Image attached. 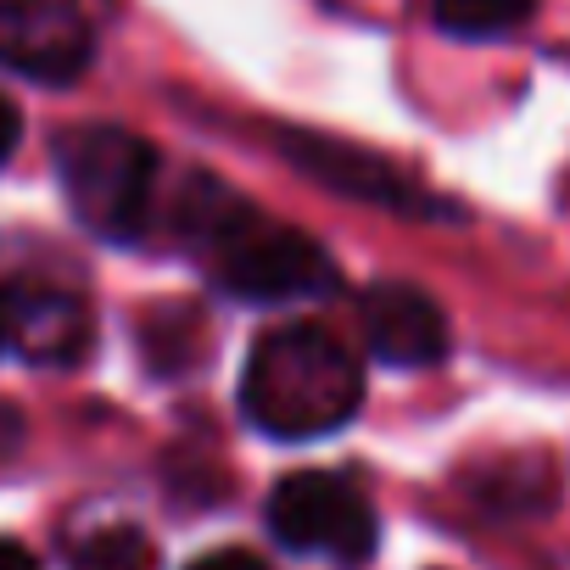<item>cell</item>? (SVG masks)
<instances>
[{"instance_id": "cell-1", "label": "cell", "mask_w": 570, "mask_h": 570, "mask_svg": "<svg viewBox=\"0 0 570 570\" xmlns=\"http://www.w3.org/2000/svg\"><path fill=\"white\" fill-rule=\"evenodd\" d=\"M174 218L179 235L202 252L207 274L240 303H320L342 285L331 252L314 235L257 213L240 190L207 174L185 179Z\"/></svg>"}, {"instance_id": "cell-2", "label": "cell", "mask_w": 570, "mask_h": 570, "mask_svg": "<svg viewBox=\"0 0 570 570\" xmlns=\"http://www.w3.org/2000/svg\"><path fill=\"white\" fill-rule=\"evenodd\" d=\"M364 403L358 353L325 325L292 320L252 342L240 370V414L274 442H314L342 431Z\"/></svg>"}, {"instance_id": "cell-3", "label": "cell", "mask_w": 570, "mask_h": 570, "mask_svg": "<svg viewBox=\"0 0 570 570\" xmlns=\"http://www.w3.org/2000/svg\"><path fill=\"white\" fill-rule=\"evenodd\" d=\"M57 174L73 218L101 240H135L151 218L157 151L118 124H73L57 135Z\"/></svg>"}, {"instance_id": "cell-4", "label": "cell", "mask_w": 570, "mask_h": 570, "mask_svg": "<svg viewBox=\"0 0 570 570\" xmlns=\"http://www.w3.org/2000/svg\"><path fill=\"white\" fill-rule=\"evenodd\" d=\"M268 531L292 548L331 564H364L381 542V514L336 470H297L268 492Z\"/></svg>"}, {"instance_id": "cell-5", "label": "cell", "mask_w": 570, "mask_h": 570, "mask_svg": "<svg viewBox=\"0 0 570 570\" xmlns=\"http://www.w3.org/2000/svg\"><path fill=\"white\" fill-rule=\"evenodd\" d=\"M96 57L90 18L73 0H0V68L35 85H73Z\"/></svg>"}, {"instance_id": "cell-6", "label": "cell", "mask_w": 570, "mask_h": 570, "mask_svg": "<svg viewBox=\"0 0 570 570\" xmlns=\"http://www.w3.org/2000/svg\"><path fill=\"white\" fill-rule=\"evenodd\" d=\"M279 157L336 196L375 202V207H392V213H442L436 196H425L397 163H386L364 146H347V140H331V135H314V129H279Z\"/></svg>"}, {"instance_id": "cell-7", "label": "cell", "mask_w": 570, "mask_h": 570, "mask_svg": "<svg viewBox=\"0 0 570 570\" xmlns=\"http://www.w3.org/2000/svg\"><path fill=\"white\" fill-rule=\"evenodd\" d=\"M358 325H364V342L381 364H403V370H425V364H442L448 358V314L436 308L431 292L409 279H375L370 292L358 297Z\"/></svg>"}, {"instance_id": "cell-8", "label": "cell", "mask_w": 570, "mask_h": 570, "mask_svg": "<svg viewBox=\"0 0 570 570\" xmlns=\"http://www.w3.org/2000/svg\"><path fill=\"white\" fill-rule=\"evenodd\" d=\"M7 342L29 364H79L90 353V308L57 285H23L7 297Z\"/></svg>"}, {"instance_id": "cell-9", "label": "cell", "mask_w": 570, "mask_h": 570, "mask_svg": "<svg viewBox=\"0 0 570 570\" xmlns=\"http://www.w3.org/2000/svg\"><path fill=\"white\" fill-rule=\"evenodd\" d=\"M537 12V0H431L436 29L453 40H498Z\"/></svg>"}, {"instance_id": "cell-10", "label": "cell", "mask_w": 570, "mask_h": 570, "mask_svg": "<svg viewBox=\"0 0 570 570\" xmlns=\"http://www.w3.org/2000/svg\"><path fill=\"white\" fill-rule=\"evenodd\" d=\"M73 564L79 570H157V548L135 525H112V531H96L73 553Z\"/></svg>"}, {"instance_id": "cell-11", "label": "cell", "mask_w": 570, "mask_h": 570, "mask_svg": "<svg viewBox=\"0 0 570 570\" xmlns=\"http://www.w3.org/2000/svg\"><path fill=\"white\" fill-rule=\"evenodd\" d=\"M185 570H268L252 548H218V553H202V559H190Z\"/></svg>"}, {"instance_id": "cell-12", "label": "cell", "mask_w": 570, "mask_h": 570, "mask_svg": "<svg viewBox=\"0 0 570 570\" xmlns=\"http://www.w3.org/2000/svg\"><path fill=\"white\" fill-rule=\"evenodd\" d=\"M18 140H23V118H18V107L7 96H0V163L18 151Z\"/></svg>"}, {"instance_id": "cell-13", "label": "cell", "mask_w": 570, "mask_h": 570, "mask_svg": "<svg viewBox=\"0 0 570 570\" xmlns=\"http://www.w3.org/2000/svg\"><path fill=\"white\" fill-rule=\"evenodd\" d=\"M0 570H40V564H35V553H29L23 542L0 537Z\"/></svg>"}, {"instance_id": "cell-14", "label": "cell", "mask_w": 570, "mask_h": 570, "mask_svg": "<svg viewBox=\"0 0 570 570\" xmlns=\"http://www.w3.org/2000/svg\"><path fill=\"white\" fill-rule=\"evenodd\" d=\"M0 342H7V297H0Z\"/></svg>"}]
</instances>
